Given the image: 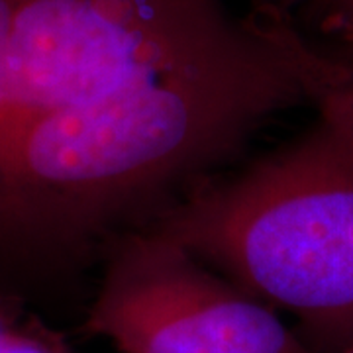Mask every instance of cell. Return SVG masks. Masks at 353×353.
Here are the masks:
<instances>
[{
    "label": "cell",
    "mask_w": 353,
    "mask_h": 353,
    "mask_svg": "<svg viewBox=\"0 0 353 353\" xmlns=\"http://www.w3.org/2000/svg\"><path fill=\"white\" fill-rule=\"evenodd\" d=\"M341 81L277 0H0V289L102 263Z\"/></svg>",
    "instance_id": "obj_1"
},
{
    "label": "cell",
    "mask_w": 353,
    "mask_h": 353,
    "mask_svg": "<svg viewBox=\"0 0 353 353\" xmlns=\"http://www.w3.org/2000/svg\"><path fill=\"white\" fill-rule=\"evenodd\" d=\"M155 228L294 316L314 353L353 343V148L320 116L301 138L204 185Z\"/></svg>",
    "instance_id": "obj_2"
},
{
    "label": "cell",
    "mask_w": 353,
    "mask_h": 353,
    "mask_svg": "<svg viewBox=\"0 0 353 353\" xmlns=\"http://www.w3.org/2000/svg\"><path fill=\"white\" fill-rule=\"evenodd\" d=\"M83 330L120 353H314L273 308L157 228L104 257Z\"/></svg>",
    "instance_id": "obj_3"
},
{
    "label": "cell",
    "mask_w": 353,
    "mask_h": 353,
    "mask_svg": "<svg viewBox=\"0 0 353 353\" xmlns=\"http://www.w3.org/2000/svg\"><path fill=\"white\" fill-rule=\"evenodd\" d=\"M303 38L353 77V0H279Z\"/></svg>",
    "instance_id": "obj_4"
},
{
    "label": "cell",
    "mask_w": 353,
    "mask_h": 353,
    "mask_svg": "<svg viewBox=\"0 0 353 353\" xmlns=\"http://www.w3.org/2000/svg\"><path fill=\"white\" fill-rule=\"evenodd\" d=\"M0 353H77L63 336L26 308L22 296L0 289Z\"/></svg>",
    "instance_id": "obj_5"
},
{
    "label": "cell",
    "mask_w": 353,
    "mask_h": 353,
    "mask_svg": "<svg viewBox=\"0 0 353 353\" xmlns=\"http://www.w3.org/2000/svg\"><path fill=\"white\" fill-rule=\"evenodd\" d=\"M316 112L353 148V77L332 88L316 106Z\"/></svg>",
    "instance_id": "obj_6"
},
{
    "label": "cell",
    "mask_w": 353,
    "mask_h": 353,
    "mask_svg": "<svg viewBox=\"0 0 353 353\" xmlns=\"http://www.w3.org/2000/svg\"><path fill=\"white\" fill-rule=\"evenodd\" d=\"M338 353H353V343H352V345H347V347H343V350H341V352H338Z\"/></svg>",
    "instance_id": "obj_7"
}]
</instances>
